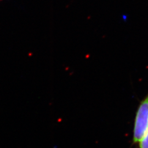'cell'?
I'll list each match as a JSON object with an SVG mask.
<instances>
[{"label": "cell", "instance_id": "6da1fadb", "mask_svg": "<svg viewBox=\"0 0 148 148\" xmlns=\"http://www.w3.org/2000/svg\"><path fill=\"white\" fill-rule=\"evenodd\" d=\"M148 130V93L138 106L134 119L133 143L136 144L145 136Z\"/></svg>", "mask_w": 148, "mask_h": 148}, {"label": "cell", "instance_id": "7a4b0ae2", "mask_svg": "<svg viewBox=\"0 0 148 148\" xmlns=\"http://www.w3.org/2000/svg\"><path fill=\"white\" fill-rule=\"evenodd\" d=\"M138 144L139 148H148V130L145 136Z\"/></svg>", "mask_w": 148, "mask_h": 148}]
</instances>
